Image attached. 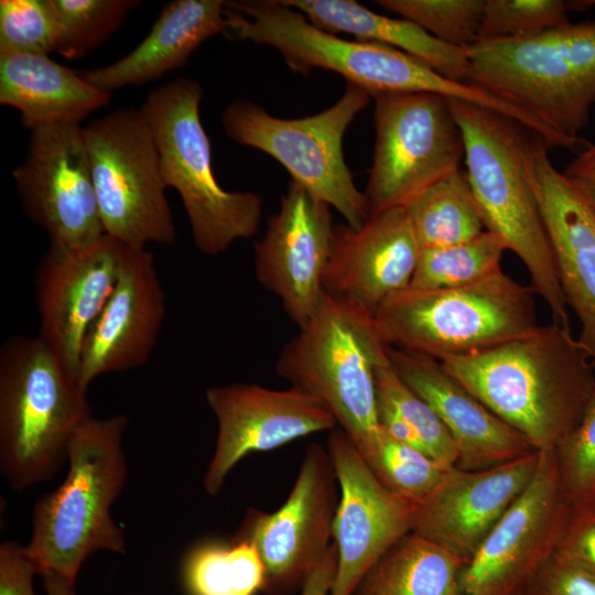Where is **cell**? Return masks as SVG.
<instances>
[{"mask_svg": "<svg viewBox=\"0 0 595 595\" xmlns=\"http://www.w3.org/2000/svg\"><path fill=\"white\" fill-rule=\"evenodd\" d=\"M226 31L225 1L174 0L162 9L147 36L130 53L83 74L110 94L143 85L182 67L205 41Z\"/></svg>", "mask_w": 595, "mask_h": 595, "instance_id": "cell-25", "label": "cell"}, {"mask_svg": "<svg viewBox=\"0 0 595 595\" xmlns=\"http://www.w3.org/2000/svg\"><path fill=\"white\" fill-rule=\"evenodd\" d=\"M376 3L448 45L469 48L478 42L485 0H378Z\"/></svg>", "mask_w": 595, "mask_h": 595, "instance_id": "cell-35", "label": "cell"}, {"mask_svg": "<svg viewBox=\"0 0 595 595\" xmlns=\"http://www.w3.org/2000/svg\"><path fill=\"white\" fill-rule=\"evenodd\" d=\"M559 477L571 505L595 497V396L575 430L554 450Z\"/></svg>", "mask_w": 595, "mask_h": 595, "instance_id": "cell-38", "label": "cell"}, {"mask_svg": "<svg viewBox=\"0 0 595 595\" xmlns=\"http://www.w3.org/2000/svg\"><path fill=\"white\" fill-rule=\"evenodd\" d=\"M398 376L437 414L456 450V468L485 469L537 451L435 359L389 346Z\"/></svg>", "mask_w": 595, "mask_h": 595, "instance_id": "cell-24", "label": "cell"}, {"mask_svg": "<svg viewBox=\"0 0 595 595\" xmlns=\"http://www.w3.org/2000/svg\"><path fill=\"white\" fill-rule=\"evenodd\" d=\"M111 94L90 84L83 72L48 55L0 53V104L20 113L25 129L80 125L107 106Z\"/></svg>", "mask_w": 595, "mask_h": 595, "instance_id": "cell-26", "label": "cell"}, {"mask_svg": "<svg viewBox=\"0 0 595 595\" xmlns=\"http://www.w3.org/2000/svg\"><path fill=\"white\" fill-rule=\"evenodd\" d=\"M570 2L561 0H485L478 41L532 36L569 25Z\"/></svg>", "mask_w": 595, "mask_h": 595, "instance_id": "cell-36", "label": "cell"}, {"mask_svg": "<svg viewBox=\"0 0 595 595\" xmlns=\"http://www.w3.org/2000/svg\"><path fill=\"white\" fill-rule=\"evenodd\" d=\"M537 451L555 450L595 396V365L554 322L487 350L440 361Z\"/></svg>", "mask_w": 595, "mask_h": 595, "instance_id": "cell-1", "label": "cell"}, {"mask_svg": "<svg viewBox=\"0 0 595 595\" xmlns=\"http://www.w3.org/2000/svg\"><path fill=\"white\" fill-rule=\"evenodd\" d=\"M205 398L218 425L203 478L212 496L220 491L229 472L249 453L270 451L337 428L334 416L317 399L291 387L275 390L234 382L207 388Z\"/></svg>", "mask_w": 595, "mask_h": 595, "instance_id": "cell-18", "label": "cell"}, {"mask_svg": "<svg viewBox=\"0 0 595 595\" xmlns=\"http://www.w3.org/2000/svg\"><path fill=\"white\" fill-rule=\"evenodd\" d=\"M554 554L595 578V497L571 505Z\"/></svg>", "mask_w": 595, "mask_h": 595, "instance_id": "cell-39", "label": "cell"}, {"mask_svg": "<svg viewBox=\"0 0 595 595\" xmlns=\"http://www.w3.org/2000/svg\"><path fill=\"white\" fill-rule=\"evenodd\" d=\"M533 289L498 271L442 289L408 286L390 295L374 318L393 348L439 361L487 350L536 331Z\"/></svg>", "mask_w": 595, "mask_h": 595, "instance_id": "cell-6", "label": "cell"}, {"mask_svg": "<svg viewBox=\"0 0 595 595\" xmlns=\"http://www.w3.org/2000/svg\"><path fill=\"white\" fill-rule=\"evenodd\" d=\"M202 97L198 82L176 78L153 88L141 110L158 147L164 183L181 198L195 247L218 256L257 232L263 201L253 192L227 191L216 180L199 113Z\"/></svg>", "mask_w": 595, "mask_h": 595, "instance_id": "cell-8", "label": "cell"}, {"mask_svg": "<svg viewBox=\"0 0 595 595\" xmlns=\"http://www.w3.org/2000/svg\"><path fill=\"white\" fill-rule=\"evenodd\" d=\"M570 507L555 451H540L530 484L462 569V595H519L554 554Z\"/></svg>", "mask_w": 595, "mask_h": 595, "instance_id": "cell-14", "label": "cell"}, {"mask_svg": "<svg viewBox=\"0 0 595 595\" xmlns=\"http://www.w3.org/2000/svg\"><path fill=\"white\" fill-rule=\"evenodd\" d=\"M326 448L340 493L332 531L338 564L329 595H353L374 564L413 531L419 505L385 486L339 428L329 431Z\"/></svg>", "mask_w": 595, "mask_h": 595, "instance_id": "cell-16", "label": "cell"}, {"mask_svg": "<svg viewBox=\"0 0 595 595\" xmlns=\"http://www.w3.org/2000/svg\"><path fill=\"white\" fill-rule=\"evenodd\" d=\"M128 418L90 415L68 447L63 483L33 508L25 545L37 574L55 572L75 584L80 566L97 551L123 552V532L110 508L128 477L123 434Z\"/></svg>", "mask_w": 595, "mask_h": 595, "instance_id": "cell-3", "label": "cell"}, {"mask_svg": "<svg viewBox=\"0 0 595 595\" xmlns=\"http://www.w3.org/2000/svg\"><path fill=\"white\" fill-rule=\"evenodd\" d=\"M58 23L52 0L0 1V53L55 52Z\"/></svg>", "mask_w": 595, "mask_h": 595, "instance_id": "cell-37", "label": "cell"}, {"mask_svg": "<svg viewBox=\"0 0 595 595\" xmlns=\"http://www.w3.org/2000/svg\"><path fill=\"white\" fill-rule=\"evenodd\" d=\"M281 1L327 32L348 33L360 41L393 47L453 80L466 79L467 48L448 45L409 20L376 13L353 0Z\"/></svg>", "mask_w": 595, "mask_h": 595, "instance_id": "cell-27", "label": "cell"}, {"mask_svg": "<svg viewBox=\"0 0 595 595\" xmlns=\"http://www.w3.org/2000/svg\"><path fill=\"white\" fill-rule=\"evenodd\" d=\"M378 401L391 408L416 433L425 453L445 469L457 463L455 443L434 410L398 376L390 359L376 370Z\"/></svg>", "mask_w": 595, "mask_h": 595, "instance_id": "cell-34", "label": "cell"}, {"mask_svg": "<svg viewBox=\"0 0 595 595\" xmlns=\"http://www.w3.org/2000/svg\"><path fill=\"white\" fill-rule=\"evenodd\" d=\"M37 570L26 547L17 541L0 545V595H34L32 578Z\"/></svg>", "mask_w": 595, "mask_h": 595, "instance_id": "cell-41", "label": "cell"}, {"mask_svg": "<svg viewBox=\"0 0 595 595\" xmlns=\"http://www.w3.org/2000/svg\"><path fill=\"white\" fill-rule=\"evenodd\" d=\"M506 250L504 240L488 230L462 244L423 248L409 286L442 289L477 282L501 271Z\"/></svg>", "mask_w": 595, "mask_h": 595, "instance_id": "cell-30", "label": "cell"}, {"mask_svg": "<svg viewBox=\"0 0 595 595\" xmlns=\"http://www.w3.org/2000/svg\"><path fill=\"white\" fill-rule=\"evenodd\" d=\"M372 96L347 83L329 108L303 118L285 119L246 99L229 104L221 126L229 139L258 149L277 160L292 181L335 208L353 228L370 217L364 192L355 185L343 153L344 134Z\"/></svg>", "mask_w": 595, "mask_h": 595, "instance_id": "cell-10", "label": "cell"}, {"mask_svg": "<svg viewBox=\"0 0 595 595\" xmlns=\"http://www.w3.org/2000/svg\"><path fill=\"white\" fill-rule=\"evenodd\" d=\"M465 563L440 544L410 532L374 564L353 595H462Z\"/></svg>", "mask_w": 595, "mask_h": 595, "instance_id": "cell-28", "label": "cell"}, {"mask_svg": "<svg viewBox=\"0 0 595 595\" xmlns=\"http://www.w3.org/2000/svg\"><path fill=\"white\" fill-rule=\"evenodd\" d=\"M125 247L106 234L79 247L48 246L36 269L37 337L77 379L85 337L116 286Z\"/></svg>", "mask_w": 595, "mask_h": 595, "instance_id": "cell-17", "label": "cell"}, {"mask_svg": "<svg viewBox=\"0 0 595 595\" xmlns=\"http://www.w3.org/2000/svg\"><path fill=\"white\" fill-rule=\"evenodd\" d=\"M12 176L24 213L44 229L50 246L79 247L105 234L82 125L31 130Z\"/></svg>", "mask_w": 595, "mask_h": 595, "instance_id": "cell-15", "label": "cell"}, {"mask_svg": "<svg viewBox=\"0 0 595 595\" xmlns=\"http://www.w3.org/2000/svg\"><path fill=\"white\" fill-rule=\"evenodd\" d=\"M57 17L55 53L77 60L116 32L138 0H52Z\"/></svg>", "mask_w": 595, "mask_h": 595, "instance_id": "cell-32", "label": "cell"}, {"mask_svg": "<svg viewBox=\"0 0 595 595\" xmlns=\"http://www.w3.org/2000/svg\"><path fill=\"white\" fill-rule=\"evenodd\" d=\"M337 485L327 448L310 443L284 504L273 512L247 511L231 542H247L258 552L266 595L301 589L331 547Z\"/></svg>", "mask_w": 595, "mask_h": 595, "instance_id": "cell-13", "label": "cell"}, {"mask_svg": "<svg viewBox=\"0 0 595 595\" xmlns=\"http://www.w3.org/2000/svg\"><path fill=\"white\" fill-rule=\"evenodd\" d=\"M420 250L404 206L372 214L359 228L335 225L324 292L375 314L390 295L410 285Z\"/></svg>", "mask_w": 595, "mask_h": 595, "instance_id": "cell-23", "label": "cell"}, {"mask_svg": "<svg viewBox=\"0 0 595 595\" xmlns=\"http://www.w3.org/2000/svg\"><path fill=\"white\" fill-rule=\"evenodd\" d=\"M450 105L462 131L466 175L485 229L520 258L552 322L571 329L553 250L526 170L532 132L487 108L454 99Z\"/></svg>", "mask_w": 595, "mask_h": 595, "instance_id": "cell-2", "label": "cell"}, {"mask_svg": "<svg viewBox=\"0 0 595 595\" xmlns=\"http://www.w3.org/2000/svg\"><path fill=\"white\" fill-rule=\"evenodd\" d=\"M90 415L86 390L37 336L15 335L3 343L0 469L11 489L52 478Z\"/></svg>", "mask_w": 595, "mask_h": 595, "instance_id": "cell-5", "label": "cell"}, {"mask_svg": "<svg viewBox=\"0 0 595 595\" xmlns=\"http://www.w3.org/2000/svg\"><path fill=\"white\" fill-rule=\"evenodd\" d=\"M540 451L498 466L448 469L419 505L414 533L468 561L530 484Z\"/></svg>", "mask_w": 595, "mask_h": 595, "instance_id": "cell-22", "label": "cell"}, {"mask_svg": "<svg viewBox=\"0 0 595 595\" xmlns=\"http://www.w3.org/2000/svg\"><path fill=\"white\" fill-rule=\"evenodd\" d=\"M563 173L595 201V144L578 152Z\"/></svg>", "mask_w": 595, "mask_h": 595, "instance_id": "cell-43", "label": "cell"}, {"mask_svg": "<svg viewBox=\"0 0 595 595\" xmlns=\"http://www.w3.org/2000/svg\"><path fill=\"white\" fill-rule=\"evenodd\" d=\"M580 9L589 8L595 6V1H578Z\"/></svg>", "mask_w": 595, "mask_h": 595, "instance_id": "cell-45", "label": "cell"}, {"mask_svg": "<svg viewBox=\"0 0 595 595\" xmlns=\"http://www.w3.org/2000/svg\"><path fill=\"white\" fill-rule=\"evenodd\" d=\"M83 133L104 232L131 247L173 244L167 187L141 108H118L83 127Z\"/></svg>", "mask_w": 595, "mask_h": 595, "instance_id": "cell-11", "label": "cell"}, {"mask_svg": "<svg viewBox=\"0 0 595 595\" xmlns=\"http://www.w3.org/2000/svg\"><path fill=\"white\" fill-rule=\"evenodd\" d=\"M465 82L578 139L595 105V21L467 48Z\"/></svg>", "mask_w": 595, "mask_h": 595, "instance_id": "cell-7", "label": "cell"}, {"mask_svg": "<svg viewBox=\"0 0 595 595\" xmlns=\"http://www.w3.org/2000/svg\"><path fill=\"white\" fill-rule=\"evenodd\" d=\"M331 206L291 181L279 210L255 244L259 283L277 296L290 320L302 326L323 293L334 229Z\"/></svg>", "mask_w": 595, "mask_h": 595, "instance_id": "cell-19", "label": "cell"}, {"mask_svg": "<svg viewBox=\"0 0 595 595\" xmlns=\"http://www.w3.org/2000/svg\"><path fill=\"white\" fill-rule=\"evenodd\" d=\"M375 99V148L364 191L370 215L407 206L459 169L462 131L450 99L423 91H386Z\"/></svg>", "mask_w": 595, "mask_h": 595, "instance_id": "cell-12", "label": "cell"}, {"mask_svg": "<svg viewBox=\"0 0 595 595\" xmlns=\"http://www.w3.org/2000/svg\"><path fill=\"white\" fill-rule=\"evenodd\" d=\"M185 575L193 595H255L264 584L261 559L247 542L196 548L188 556Z\"/></svg>", "mask_w": 595, "mask_h": 595, "instance_id": "cell-31", "label": "cell"}, {"mask_svg": "<svg viewBox=\"0 0 595 595\" xmlns=\"http://www.w3.org/2000/svg\"><path fill=\"white\" fill-rule=\"evenodd\" d=\"M229 39L273 47L295 73H337L371 96L386 91H423L455 98L461 86L420 60L393 47L345 40L312 23L281 0L225 1Z\"/></svg>", "mask_w": 595, "mask_h": 595, "instance_id": "cell-9", "label": "cell"}, {"mask_svg": "<svg viewBox=\"0 0 595 595\" xmlns=\"http://www.w3.org/2000/svg\"><path fill=\"white\" fill-rule=\"evenodd\" d=\"M44 580L46 595H75L74 585L62 575L46 571L41 574Z\"/></svg>", "mask_w": 595, "mask_h": 595, "instance_id": "cell-44", "label": "cell"}, {"mask_svg": "<svg viewBox=\"0 0 595 595\" xmlns=\"http://www.w3.org/2000/svg\"><path fill=\"white\" fill-rule=\"evenodd\" d=\"M363 457L385 486L418 505L448 470L425 452L394 440L381 425L375 444Z\"/></svg>", "mask_w": 595, "mask_h": 595, "instance_id": "cell-33", "label": "cell"}, {"mask_svg": "<svg viewBox=\"0 0 595 595\" xmlns=\"http://www.w3.org/2000/svg\"><path fill=\"white\" fill-rule=\"evenodd\" d=\"M549 150L541 137L530 134L527 175L566 305L580 322L577 340L595 365V201L552 164Z\"/></svg>", "mask_w": 595, "mask_h": 595, "instance_id": "cell-20", "label": "cell"}, {"mask_svg": "<svg viewBox=\"0 0 595 595\" xmlns=\"http://www.w3.org/2000/svg\"><path fill=\"white\" fill-rule=\"evenodd\" d=\"M519 595H595V578L553 554Z\"/></svg>", "mask_w": 595, "mask_h": 595, "instance_id": "cell-40", "label": "cell"}, {"mask_svg": "<svg viewBox=\"0 0 595 595\" xmlns=\"http://www.w3.org/2000/svg\"><path fill=\"white\" fill-rule=\"evenodd\" d=\"M421 249L469 241L485 225L466 173L445 175L405 206Z\"/></svg>", "mask_w": 595, "mask_h": 595, "instance_id": "cell-29", "label": "cell"}, {"mask_svg": "<svg viewBox=\"0 0 595 595\" xmlns=\"http://www.w3.org/2000/svg\"><path fill=\"white\" fill-rule=\"evenodd\" d=\"M165 310L153 253L126 245L116 286L83 344L80 387L87 391L100 375L144 365L156 346Z\"/></svg>", "mask_w": 595, "mask_h": 595, "instance_id": "cell-21", "label": "cell"}, {"mask_svg": "<svg viewBox=\"0 0 595 595\" xmlns=\"http://www.w3.org/2000/svg\"><path fill=\"white\" fill-rule=\"evenodd\" d=\"M388 351L374 314L324 292L311 317L281 348L275 371L291 388L317 399L365 456L380 429L376 370Z\"/></svg>", "mask_w": 595, "mask_h": 595, "instance_id": "cell-4", "label": "cell"}, {"mask_svg": "<svg viewBox=\"0 0 595 595\" xmlns=\"http://www.w3.org/2000/svg\"><path fill=\"white\" fill-rule=\"evenodd\" d=\"M338 564L336 545L331 547L306 577L301 595H329Z\"/></svg>", "mask_w": 595, "mask_h": 595, "instance_id": "cell-42", "label": "cell"}]
</instances>
